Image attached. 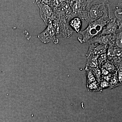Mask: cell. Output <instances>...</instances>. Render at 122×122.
<instances>
[{"instance_id": "5b68a950", "label": "cell", "mask_w": 122, "mask_h": 122, "mask_svg": "<svg viewBox=\"0 0 122 122\" xmlns=\"http://www.w3.org/2000/svg\"><path fill=\"white\" fill-rule=\"evenodd\" d=\"M40 9V15L46 26L54 19V12L49 6L42 1H36Z\"/></svg>"}, {"instance_id": "ba28073f", "label": "cell", "mask_w": 122, "mask_h": 122, "mask_svg": "<svg viewBox=\"0 0 122 122\" xmlns=\"http://www.w3.org/2000/svg\"><path fill=\"white\" fill-rule=\"evenodd\" d=\"M122 28L119 26L115 20H111L107 22L104 27L102 35H112L115 34L119 28Z\"/></svg>"}, {"instance_id": "7c38bea8", "label": "cell", "mask_w": 122, "mask_h": 122, "mask_svg": "<svg viewBox=\"0 0 122 122\" xmlns=\"http://www.w3.org/2000/svg\"><path fill=\"white\" fill-rule=\"evenodd\" d=\"M114 46L122 49V28H119L116 33Z\"/></svg>"}, {"instance_id": "7a4b0ae2", "label": "cell", "mask_w": 122, "mask_h": 122, "mask_svg": "<svg viewBox=\"0 0 122 122\" xmlns=\"http://www.w3.org/2000/svg\"><path fill=\"white\" fill-rule=\"evenodd\" d=\"M109 20L99 19L89 23L87 27L79 33L82 36V37L78 38L79 41L81 43L88 42L90 40L100 34Z\"/></svg>"}, {"instance_id": "e0dca14e", "label": "cell", "mask_w": 122, "mask_h": 122, "mask_svg": "<svg viewBox=\"0 0 122 122\" xmlns=\"http://www.w3.org/2000/svg\"><path fill=\"white\" fill-rule=\"evenodd\" d=\"M107 61V52L104 53L99 55L98 58V67L100 68Z\"/></svg>"}, {"instance_id": "30bf717a", "label": "cell", "mask_w": 122, "mask_h": 122, "mask_svg": "<svg viewBox=\"0 0 122 122\" xmlns=\"http://www.w3.org/2000/svg\"><path fill=\"white\" fill-rule=\"evenodd\" d=\"M98 56L91 55L87 57V62L85 69H93L98 67L97 59Z\"/></svg>"}, {"instance_id": "52a82bcc", "label": "cell", "mask_w": 122, "mask_h": 122, "mask_svg": "<svg viewBox=\"0 0 122 122\" xmlns=\"http://www.w3.org/2000/svg\"><path fill=\"white\" fill-rule=\"evenodd\" d=\"M89 49L86 56V57L91 56H99L100 55L106 53L109 46H105L97 43L89 44Z\"/></svg>"}, {"instance_id": "2e32d148", "label": "cell", "mask_w": 122, "mask_h": 122, "mask_svg": "<svg viewBox=\"0 0 122 122\" xmlns=\"http://www.w3.org/2000/svg\"><path fill=\"white\" fill-rule=\"evenodd\" d=\"M96 78V81L99 83L102 78V75L100 68L98 67L96 68L92 69Z\"/></svg>"}, {"instance_id": "ac0fdd59", "label": "cell", "mask_w": 122, "mask_h": 122, "mask_svg": "<svg viewBox=\"0 0 122 122\" xmlns=\"http://www.w3.org/2000/svg\"><path fill=\"white\" fill-rule=\"evenodd\" d=\"M114 55L115 58L122 59V49L114 46Z\"/></svg>"}, {"instance_id": "6da1fadb", "label": "cell", "mask_w": 122, "mask_h": 122, "mask_svg": "<svg viewBox=\"0 0 122 122\" xmlns=\"http://www.w3.org/2000/svg\"><path fill=\"white\" fill-rule=\"evenodd\" d=\"M107 0H87L83 20L88 23L99 20H109Z\"/></svg>"}, {"instance_id": "8fae6325", "label": "cell", "mask_w": 122, "mask_h": 122, "mask_svg": "<svg viewBox=\"0 0 122 122\" xmlns=\"http://www.w3.org/2000/svg\"><path fill=\"white\" fill-rule=\"evenodd\" d=\"M103 68L107 70L109 73L114 74L117 71V69L116 67L113 62L107 60L100 68Z\"/></svg>"}, {"instance_id": "d6986e66", "label": "cell", "mask_w": 122, "mask_h": 122, "mask_svg": "<svg viewBox=\"0 0 122 122\" xmlns=\"http://www.w3.org/2000/svg\"><path fill=\"white\" fill-rule=\"evenodd\" d=\"M99 83L100 86V89L102 90V89H106L107 88L109 87V82L103 78H102V80Z\"/></svg>"}, {"instance_id": "4fadbf2b", "label": "cell", "mask_w": 122, "mask_h": 122, "mask_svg": "<svg viewBox=\"0 0 122 122\" xmlns=\"http://www.w3.org/2000/svg\"><path fill=\"white\" fill-rule=\"evenodd\" d=\"M117 72V71H116ZM109 88L110 89H113L122 85L119 83L117 76V72L112 75V76L110 79L109 81Z\"/></svg>"}, {"instance_id": "8992f818", "label": "cell", "mask_w": 122, "mask_h": 122, "mask_svg": "<svg viewBox=\"0 0 122 122\" xmlns=\"http://www.w3.org/2000/svg\"><path fill=\"white\" fill-rule=\"evenodd\" d=\"M115 34L112 35L99 34L88 41L89 44L97 43L105 46H114Z\"/></svg>"}, {"instance_id": "ffe728a7", "label": "cell", "mask_w": 122, "mask_h": 122, "mask_svg": "<svg viewBox=\"0 0 122 122\" xmlns=\"http://www.w3.org/2000/svg\"><path fill=\"white\" fill-rule=\"evenodd\" d=\"M122 67H120L118 69L117 71V76L119 81L120 84H122Z\"/></svg>"}, {"instance_id": "3957f363", "label": "cell", "mask_w": 122, "mask_h": 122, "mask_svg": "<svg viewBox=\"0 0 122 122\" xmlns=\"http://www.w3.org/2000/svg\"><path fill=\"white\" fill-rule=\"evenodd\" d=\"M108 16L110 20H115L122 27V1L107 0Z\"/></svg>"}, {"instance_id": "9a60e30c", "label": "cell", "mask_w": 122, "mask_h": 122, "mask_svg": "<svg viewBox=\"0 0 122 122\" xmlns=\"http://www.w3.org/2000/svg\"><path fill=\"white\" fill-rule=\"evenodd\" d=\"M87 90L92 92H100L102 90L100 89L99 83L97 81H95L90 84L86 85Z\"/></svg>"}, {"instance_id": "277c9868", "label": "cell", "mask_w": 122, "mask_h": 122, "mask_svg": "<svg viewBox=\"0 0 122 122\" xmlns=\"http://www.w3.org/2000/svg\"><path fill=\"white\" fill-rule=\"evenodd\" d=\"M37 37L39 40L45 44H48L51 42L55 44H58L59 42L52 21L49 23L45 29L39 34Z\"/></svg>"}, {"instance_id": "9c48e42d", "label": "cell", "mask_w": 122, "mask_h": 122, "mask_svg": "<svg viewBox=\"0 0 122 122\" xmlns=\"http://www.w3.org/2000/svg\"><path fill=\"white\" fill-rule=\"evenodd\" d=\"M69 25L75 32L79 33L82 26L81 20L78 17H73L70 21Z\"/></svg>"}, {"instance_id": "5bb4252c", "label": "cell", "mask_w": 122, "mask_h": 122, "mask_svg": "<svg viewBox=\"0 0 122 122\" xmlns=\"http://www.w3.org/2000/svg\"><path fill=\"white\" fill-rule=\"evenodd\" d=\"M85 70L86 71V76L87 79L86 85L90 84L95 81H97L93 72L91 69H86Z\"/></svg>"}]
</instances>
